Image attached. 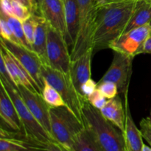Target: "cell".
Returning a JSON list of instances; mask_svg holds the SVG:
<instances>
[{
    "mask_svg": "<svg viewBox=\"0 0 151 151\" xmlns=\"http://www.w3.org/2000/svg\"><path fill=\"white\" fill-rule=\"evenodd\" d=\"M137 0L97 4L92 35L94 52L109 48L111 44L123 34Z\"/></svg>",
    "mask_w": 151,
    "mask_h": 151,
    "instance_id": "obj_1",
    "label": "cell"
},
{
    "mask_svg": "<svg viewBox=\"0 0 151 151\" xmlns=\"http://www.w3.org/2000/svg\"><path fill=\"white\" fill-rule=\"evenodd\" d=\"M85 127L101 151H127L123 133L86 99L82 109Z\"/></svg>",
    "mask_w": 151,
    "mask_h": 151,
    "instance_id": "obj_2",
    "label": "cell"
},
{
    "mask_svg": "<svg viewBox=\"0 0 151 151\" xmlns=\"http://www.w3.org/2000/svg\"><path fill=\"white\" fill-rule=\"evenodd\" d=\"M0 83L4 87L13 102L18 112L23 128V134L29 142L45 147L51 141H55L51 135L44 129L42 125L34 117L30 111L27 107L23 99L21 97L16 86L11 85L0 79Z\"/></svg>",
    "mask_w": 151,
    "mask_h": 151,
    "instance_id": "obj_3",
    "label": "cell"
},
{
    "mask_svg": "<svg viewBox=\"0 0 151 151\" xmlns=\"http://www.w3.org/2000/svg\"><path fill=\"white\" fill-rule=\"evenodd\" d=\"M44 81L54 87L63 97L66 106L74 112L77 117L83 122L82 109L86 97L75 88L70 74H66L53 69L49 65H43ZM84 123V122H83Z\"/></svg>",
    "mask_w": 151,
    "mask_h": 151,
    "instance_id": "obj_4",
    "label": "cell"
},
{
    "mask_svg": "<svg viewBox=\"0 0 151 151\" xmlns=\"http://www.w3.org/2000/svg\"><path fill=\"white\" fill-rule=\"evenodd\" d=\"M51 134L55 141L70 148L75 137L86 128L67 106L50 108Z\"/></svg>",
    "mask_w": 151,
    "mask_h": 151,
    "instance_id": "obj_5",
    "label": "cell"
},
{
    "mask_svg": "<svg viewBox=\"0 0 151 151\" xmlns=\"http://www.w3.org/2000/svg\"><path fill=\"white\" fill-rule=\"evenodd\" d=\"M79 10V28L75 46L71 50L72 61L93 47L92 35L95 21L96 0H77Z\"/></svg>",
    "mask_w": 151,
    "mask_h": 151,
    "instance_id": "obj_6",
    "label": "cell"
},
{
    "mask_svg": "<svg viewBox=\"0 0 151 151\" xmlns=\"http://www.w3.org/2000/svg\"><path fill=\"white\" fill-rule=\"evenodd\" d=\"M66 38L61 32L48 24L47 54L49 66L66 74H70L72 58Z\"/></svg>",
    "mask_w": 151,
    "mask_h": 151,
    "instance_id": "obj_7",
    "label": "cell"
},
{
    "mask_svg": "<svg viewBox=\"0 0 151 151\" xmlns=\"http://www.w3.org/2000/svg\"><path fill=\"white\" fill-rule=\"evenodd\" d=\"M1 46L6 49L30 75L37 86L42 91L44 81L42 77L43 63L36 53L21 44L1 38Z\"/></svg>",
    "mask_w": 151,
    "mask_h": 151,
    "instance_id": "obj_8",
    "label": "cell"
},
{
    "mask_svg": "<svg viewBox=\"0 0 151 151\" xmlns=\"http://www.w3.org/2000/svg\"><path fill=\"white\" fill-rule=\"evenodd\" d=\"M151 33V23L133 29L121 35L111 44L109 48L134 59L142 53L143 45Z\"/></svg>",
    "mask_w": 151,
    "mask_h": 151,
    "instance_id": "obj_9",
    "label": "cell"
},
{
    "mask_svg": "<svg viewBox=\"0 0 151 151\" xmlns=\"http://www.w3.org/2000/svg\"><path fill=\"white\" fill-rule=\"evenodd\" d=\"M133 58L114 51V58L110 67L98 83L112 82L118 87L119 93H124L129 89L130 80L132 73Z\"/></svg>",
    "mask_w": 151,
    "mask_h": 151,
    "instance_id": "obj_10",
    "label": "cell"
},
{
    "mask_svg": "<svg viewBox=\"0 0 151 151\" xmlns=\"http://www.w3.org/2000/svg\"><path fill=\"white\" fill-rule=\"evenodd\" d=\"M17 88L27 107L30 111L34 117L52 136L50 107L44 100L42 95L37 91H32L22 85L18 86Z\"/></svg>",
    "mask_w": 151,
    "mask_h": 151,
    "instance_id": "obj_11",
    "label": "cell"
},
{
    "mask_svg": "<svg viewBox=\"0 0 151 151\" xmlns=\"http://www.w3.org/2000/svg\"><path fill=\"white\" fill-rule=\"evenodd\" d=\"M41 16L49 24L61 32L66 41L67 31L63 0H43Z\"/></svg>",
    "mask_w": 151,
    "mask_h": 151,
    "instance_id": "obj_12",
    "label": "cell"
},
{
    "mask_svg": "<svg viewBox=\"0 0 151 151\" xmlns=\"http://www.w3.org/2000/svg\"><path fill=\"white\" fill-rule=\"evenodd\" d=\"M124 107L125 112V130L123 131L127 151H142L143 137L140 129L134 123L128 102V89L124 93Z\"/></svg>",
    "mask_w": 151,
    "mask_h": 151,
    "instance_id": "obj_13",
    "label": "cell"
},
{
    "mask_svg": "<svg viewBox=\"0 0 151 151\" xmlns=\"http://www.w3.org/2000/svg\"><path fill=\"white\" fill-rule=\"evenodd\" d=\"M0 116L1 122L11 131L23 134L22 122L14 103L1 84L0 90Z\"/></svg>",
    "mask_w": 151,
    "mask_h": 151,
    "instance_id": "obj_14",
    "label": "cell"
},
{
    "mask_svg": "<svg viewBox=\"0 0 151 151\" xmlns=\"http://www.w3.org/2000/svg\"><path fill=\"white\" fill-rule=\"evenodd\" d=\"M94 52V48L91 47L81 57L72 61L70 75L75 88L80 94L81 86L91 79V58Z\"/></svg>",
    "mask_w": 151,
    "mask_h": 151,
    "instance_id": "obj_15",
    "label": "cell"
},
{
    "mask_svg": "<svg viewBox=\"0 0 151 151\" xmlns=\"http://www.w3.org/2000/svg\"><path fill=\"white\" fill-rule=\"evenodd\" d=\"M66 16L67 42L71 50L75 46L79 28V10L77 0H63Z\"/></svg>",
    "mask_w": 151,
    "mask_h": 151,
    "instance_id": "obj_16",
    "label": "cell"
},
{
    "mask_svg": "<svg viewBox=\"0 0 151 151\" xmlns=\"http://www.w3.org/2000/svg\"><path fill=\"white\" fill-rule=\"evenodd\" d=\"M47 30L48 22L43 16H39L35 29L32 48V51L36 53L44 65H49L47 54Z\"/></svg>",
    "mask_w": 151,
    "mask_h": 151,
    "instance_id": "obj_17",
    "label": "cell"
},
{
    "mask_svg": "<svg viewBox=\"0 0 151 151\" xmlns=\"http://www.w3.org/2000/svg\"><path fill=\"white\" fill-rule=\"evenodd\" d=\"M150 23H151V1L137 0L134 13L123 33Z\"/></svg>",
    "mask_w": 151,
    "mask_h": 151,
    "instance_id": "obj_18",
    "label": "cell"
},
{
    "mask_svg": "<svg viewBox=\"0 0 151 151\" xmlns=\"http://www.w3.org/2000/svg\"><path fill=\"white\" fill-rule=\"evenodd\" d=\"M0 151H46L45 147L28 140L0 139Z\"/></svg>",
    "mask_w": 151,
    "mask_h": 151,
    "instance_id": "obj_19",
    "label": "cell"
},
{
    "mask_svg": "<svg viewBox=\"0 0 151 151\" xmlns=\"http://www.w3.org/2000/svg\"><path fill=\"white\" fill-rule=\"evenodd\" d=\"M69 149L72 151H101L86 128L75 137Z\"/></svg>",
    "mask_w": 151,
    "mask_h": 151,
    "instance_id": "obj_20",
    "label": "cell"
},
{
    "mask_svg": "<svg viewBox=\"0 0 151 151\" xmlns=\"http://www.w3.org/2000/svg\"><path fill=\"white\" fill-rule=\"evenodd\" d=\"M41 95L50 108L66 106V103L60 93L46 81H44V86L41 91Z\"/></svg>",
    "mask_w": 151,
    "mask_h": 151,
    "instance_id": "obj_21",
    "label": "cell"
},
{
    "mask_svg": "<svg viewBox=\"0 0 151 151\" xmlns=\"http://www.w3.org/2000/svg\"><path fill=\"white\" fill-rule=\"evenodd\" d=\"M1 16L7 20V22H8L9 24H10V27H11L12 30H13V34H14L16 40H17L18 44H21L22 46L29 49V50H32V47L28 43L27 39L26 36H25L23 27H22V22L15 17H10V16H4V15L2 14H1Z\"/></svg>",
    "mask_w": 151,
    "mask_h": 151,
    "instance_id": "obj_22",
    "label": "cell"
},
{
    "mask_svg": "<svg viewBox=\"0 0 151 151\" xmlns=\"http://www.w3.org/2000/svg\"><path fill=\"white\" fill-rule=\"evenodd\" d=\"M39 16H41L32 14V16L29 19L22 22V27H23L25 36H26L28 43L30 44L31 47H32V44L33 43L34 33H35V27H36L37 22H38Z\"/></svg>",
    "mask_w": 151,
    "mask_h": 151,
    "instance_id": "obj_23",
    "label": "cell"
},
{
    "mask_svg": "<svg viewBox=\"0 0 151 151\" xmlns=\"http://www.w3.org/2000/svg\"><path fill=\"white\" fill-rule=\"evenodd\" d=\"M12 4H13V17L16 18L22 22L29 19L32 16V13L31 10L26 6L23 5L15 0H12Z\"/></svg>",
    "mask_w": 151,
    "mask_h": 151,
    "instance_id": "obj_24",
    "label": "cell"
},
{
    "mask_svg": "<svg viewBox=\"0 0 151 151\" xmlns=\"http://www.w3.org/2000/svg\"><path fill=\"white\" fill-rule=\"evenodd\" d=\"M97 88L109 100L116 97L119 93L117 86L114 83L109 82V81L98 83H97Z\"/></svg>",
    "mask_w": 151,
    "mask_h": 151,
    "instance_id": "obj_25",
    "label": "cell"
},
{
    "mask_svg": "<svg viewBox=\"0 0 151 151\" xmlns=\"http://www.w3.org/2000/svg\"><path fill=\"white\" fill-rule=\"evenodd\" d=\"M88 103L91 105L92 106H94V108H96L98 110H101L103 107L105 106V105L107 103L108 100L107 98L103 95L101 93V91L97 88L89 97L87 98Z\"/></svg>",
    "mask_w": 151,
    "mask_h": 151,
    "instance_id": "obj_26",
    "label": "cell"
},
{
    "mask_svg": "<svg viewBox=\"0 0 151 151\" xmlns=\"http://www.w3.org/2000/svg\"><path fill=\"white\" fill-rule=\"evenodd\" d=\"M0 31H1V38L7 40V41H13V42L18 44L17 40L15 37L14 34H13L10 24L7 22V20L2 16H1V19H0Z\"/></svg>",
    "mask_w": 151,
    "mask_h": 151,
    "instance_id": "obj_27",
    "label": "cell"
},
{
    "mask_svg": "<svg viewBox=\"0 0 151 151\" xmlns=\"http://www.w3.org/2000/svg\"><path fill=\"white\" fill-rule=\"evenodd\" d=\"M140 131L143 139L151 146V119L150 118H144L142 119L140 122Z\"/></svg>",
    "mask_w": 151,
    "mask_h": 151,
    "instance_id": "obj_28",
    "label": "cell"
},
{
    "mask_svg": "<svg viewBox=\"0 0 151 151\" xmlns=\"http://www.w3.org/2000/svg\"><path fill=\"white\" fill-rule=\"evenodd\" d=\"M97 88V83H96L92 79L86 81L81 88V94L83 97L88 98L94 91Z\"/></svg>",
    "mask_w": 151,
    "mask_h": 151,
    "instance_id": "obj_29",
    "label": "cell"
},
{
    "mask_svg": "<svg viewBox=\"0 0 151 151\" xmlns=\"http://www.w3.org/2000/svg\"><path fill=\"white\" fill-rule=\"evenodd\" d=\"M1 14L13 17V4L12 0H1Z\"/></svg>",
    "mask_w": 151,
    "mask_h": 151,
    "instance_id": "obj_30",
    "label": "cell"
},
{
    "mask_svg": "<svg viewBox=\"0 0 151 151\" xmlns=\"http://www.w3.org/2000/svg\"><path fill=\"white\" fill-rule=\"evenodd\" d=\"M46 151H72L56 141H51L45 145Z\"/></svg>",
    "mask_w": 151,
    "mask_h": 151,
    "instance_id": "obj_31",
    "label": "cell"
},
{
    "mask_svg": "<svg viewBox=\"0 0 151 151\" xmlns=\"http://www.w3.org/2000/svg\"><path fill=\"white\" fill-rule=\"evenodd\" d=\"M32 4V14L41 16V5L43 0H30Z\"/></svg>",
    "mask_w": 151,
    "mask_h": 151,
    "instance_id": "obj_32",
    "label": "cell"
},
{
    "mask_svg": "<svg viewBox=\"0 0 151 151\" xmlns=\"http://www.w3.org/2000/svg\"><path fill=\"white\" fill-rule=\"evenodd\" d=\"M142 53H147L151 54V33L150 34L147 38L146 39L144 45H143Z\"/></svg>",
    "mask_w": 151,
    "mask_h": 151,
    "instance_id": "obj_33",
    "label": "cell"
},
{
    "mask_svg": "<svg viewBox=\"0 0 151 151\" xmlns=\"http://www.w3.org/2000/svg\"><path fill=\"white\" fill-rule=\"evenodd\" d=\"M15 1H18V2L21 3V4H22L23 5L26 6V7H28V8L31 10V12H32V4H31L30 0H15Z\"/></svg>",
    "mask_w": 151,
    "mask_h": 151,
    "instance_id": "obj_34",
    "label": "cell"
},
{
    "mask_svg": "<svg viewBox=\"0 0 151 151\" xmlns=\"http://www.w3.org/2000/svg\"><path fill=\"white\" fill-rule=\"evenodd\" d=\"M97 4H100V3H106V2H111V1H125V0H96ZM143 1H151V0H143Z\"/></svg>",
    "mask_w": 151,
    "mask_h": 151,
    "instance_id": "obj_35",
    "label": "cell"
},
{
    "mask_svg": "<svg viewBox=\"0 0 151 151\" xmlns=\"http://www.w3.org/2000/svg\"><path fill=\"white\" fill-rule=\"evenodd\" d=\"M142 151H151V147H149V146L146 145H143L142 147Z\"/></svg>",
    "mask_w": 151,
    "mask_h": 151,
    "instance_id": "obj_36",
    "label": "cell"
},
{
    "mask_svg": "<svg viewBox=\"0 0 151 151\" xmlns=\"http://www.w3.org/2000/svg\"></svg>",
    "mask_w": 151,
    "mask_h": 151,
    "instance_id": "obj_37",
    "label": "cell"
}]
</instances>
